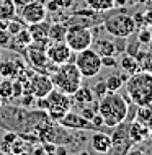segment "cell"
<instances>
[{
    "instance_id": "25",
    "label": "cell",
    "mask_w": 152,
    "mask_h": 155,
    "mask_svg": "<svg viewBox=\"0 0 152 155\" xmlns=\"http://www.w3.org/2000/svg\"><path fill=\"white\" fill-rule=\"evenodd\" d=\"M18 75L16 72V64L13 62H0V77H5V78H13Z\"/></svg>"
},
{
    "instance_id": "18",
    "label": "cell",
    "mask_w": 152,
    "mask_h": 155,
    "mask_svg": "<svg viewBox=\"0 0 152 155\" xmlns=\"http://www.w3.org/2000/svg\"><path fill=\"white\" fill-rule=\"evenodd\" d=\"M118 65H120L121 69H123V72H124V74H128V75H133V74H136L137 70H141V69H139L137 57H136V56H133V54H129V52L123 54V57L120 59Z\"/></svg>"
},
{
    "instance_id": "26",
    "label": "cell",
    "mask_w": 152,
    "mask_h": 155,
    "mask_svg": "<svg viewBox=\"0 0 152 155\" xmlns=\"http://www.w3.org/2000/svg\"><path fill=\"white\" fill-rule=\"evenodd\" d=\"M136 57H137V62H139V69L152 72V52H141Z\"/></svg>"
},
{
    "instance_id": "1",
    "label": "cell",
    "mask_w": 152,
    "mask_h": 155,
    "mask_svg": "<svg viewBox=\"0 0 152 155\" xmlns=\"http://www.w3.org/2000/svg\"><path fill=\"white\" fill-rule=\"evenodd\" d=\"M98 113L103 118V126L113 129L128 118V100L118 91H108L100 98Z\"/></svg>"
},
{
    "instance_id": "27",
    "label": "cell",
    "mask_w": 152,
    "mask_h": 155,
    "mask_svg": "<svg viewBox=\"0 0 152 155\" xmlns=\"http://www.w3.org/2000/svg\"><path fill=\"white\" fill-rule=\"evenodd\" d=\"M16 137H18V134H16L15 131H12V132H7L5 136H3V142H2V152L3 153H8V149H10V145H12V142H13Z\"/></svg>"
},
{
    "instance_id": "4",
    "label": "cell",
    "mask_w": 152,
    "mask_h": 155,
    "mask_svg": "<svg viewBox=\"0 0 152 155\" xmlns=\"http://www.w3.org/2000/svg\"><path fill=\"white\" fill-rule=\"evenodd\" d=\"M105 30L111 38H116V39H126L131 35H134L137 28V23L134 20V16H131L124 12H116V13H111L110 16L105 18Z\"/></svg>"
},
{
    "instance_id": "31",
    "label": "cell",
    "mask_w": 152,
    "mask_h": 155,
    "mask_svg": "<svg viewBox=\"0 0 152 155\" xmlns=\"http://www.w3.org/2000/svg\"><path fill=\"white\" fill-rule=\"evenodd\" d=\"M101 64H103V67H116L118 61L113 56H103L101 57Z\"/></svg>"
},
{
    "instance_id": "22",
    "label": "cell",
    "mask_w": 152,
    "mask_h": 155,
    "mask_svg": "<svg viewBox=\"0 0 152 155\" xmlns=\"http://www.w3.org/2000/svg\"><path fill=\"white\" fill-rule=\"evenodd\" d=\"M67 25L66 23H52V25H49V41H64V38H66V33H67Z\"/></svg>"
},
{
    "instance_id": "37",
    "label": "cell",
    "mask_w": 152,
    "mask_h": 155,
    "mask_svg": "<svg viewBox=\"0 0 152 155\" xmlns=\"http://www.w3.org/2000/svg\"><path fill=\"white\" fill-rule=\"evenodd\" d=\"M39 2H43V3H44V5H46V3H48V2H49V0H39Z\"/></svg>"
},
{
    "instance_id": "14",
    "label": "cell",
    "mask_w": 152,
    "mask_h": 155,
    "mask_svg": "<svg viewBox=\"0 0 152 155\" xmlns=\"http://www.w3.org/2000/svg\"><path fill=\"white\" fill-rule=\"evenodd\" d=\"M90 145L96 153H110L111 149V136L103 131H93L90 137Z\"/></svg>"
},
{
    "instance_id": "17",
    "label": "cell",
    "mask_w": 152,
    "mask_h": 155,
    "mask_svg": "<svg viewBox=\"0 0 152 155\" xmlns=\"http://www.w3.org/2000/svg\"><path fill=\"white\" fill-rule=\"evenodd\" d=\"M92 48H93L101 57H103V56H113V54L116 52V49H118L116 44L113 43L111 39H106V38H98L96 41L93 39Z\"/></svg>"
},
{
    "instance_id": "19",
    "label": "cell",
    "mask_w": 152,
    "mask_h": 155,
    "mask_svg": "<svg viewBox=\"0 0 152 155\" xmlns=\"http://www.w3.org/2000/svg\"><path fill=\"white\" fill-rule=\"evenodd\" d=\"M128 77L129 75L128 74H111V75H108L106 78H105V85H106V90L108 91H118V90H121L123 88V85H124V82L128 80Z\"/></svg>"
},
{
    "instance_id": "21",
    "label": "cell",
    "mask_w": 152,
    "mask_h": 155,
    "mask_svg": "<svg viewBox=\"0 0 152 155\" xmlns=\"http://www.w3.org/2000/svg\"><path fill=\"white\" fill-rule=\"evenodd\" d=\"M13 41L15 44L12 43L10 48H20V49H26L29 44L33 43V38L31 35H29V30H26V28H22L16 35L13 36Z\"/></svg>"
},
{
    "instance_id": "8",
    "label": "cell",
    "mask_w": 152,
    "mask_h": 155,
    "mask_svg": "<svg viewBox=\"0 0 152 155\" xmlns=\"http://www.w3.org/2000/svg\"><path fill=\"white\" fill-rule=\"evenodd\" d=\"M52 90H54V85H52V80H51V75L44 72H38L29 77L26 90L23 93H31L35 98H46Z\"/></svg>"
},
{
    "instance_id": "38",
    "label": "cell",
    "mask_w": 152,
    "mask_h": 155,
    "mask_svg": "<svg viewBox=\"0 0 152 155\" xmlns=\"http://www.w3.org/2000/svg\"><path fill=\"white\" fill-rule=\"evenodd\" d=\"M150 43H152V36H150Z\"/></svg>"
},
{
    "instance_id": "23",
    "label": "cell",
    "mask_w": 152,
    "mask_h": 155,
    "mask_svg": "<svg viewBox=\"0 0 152 155\" xmlns=\"http://www.w3.org/2000/svg\"><path fill=\"white\" fill-rule=\"evenodd\" d=\"M87 7L92 8L93 12H98V13H105V12H110L115 8V0H85Z\"/></svg>"
},
{
    "instance_id": "9",
    "label": "cell",
    "mask_w": 152,
    "mask_h": 155,
    "mask_svg": "<svg viewBox=\"0 0 152 155\" xmlns=\"http://www.w3.org/2000/svg\"><path fill=\"white\" fill-rule=\"evenodd\" d=\"M20 15H22V21L26 25H33V23H39L44 21L46 16H48V8L43 2L39 0H31V2L23 3L22 10H20Z\"/></svg>"
},
{
    "instance_id": "30",
    "label": "cell",
    "mask_w": 152,
    "mask_h": 155,
    "mask_svg": "<svg viewBox=\"0 0 152 155\" xmlns=\"http://www.w3.org/2000/svg\"><path fill=\"white\" fill-rule=\"evenodd\" d=\"M150 36H152V33L150 30H142L141 33H139V43H142V44H149L150 43Z\"/></svg>"
},
{
    "instance_id": "16",
    "label": "cell",
    "mask_w": 152,
    "mask_h": 155,
    "mask_svg": "<svg viewBox=\"0 0 152 155\" xmlns=\"http://www.w3.org/2000/svg\"><path fill=\"white\" fill-rule=\"evenodd\" d=\"M28 30H29V35L33 38V43H39V44H46L49 41V23L44 21H39V23H33V25H28Z\"/></svg>"
},
{
    "instance_id": "10",
    "label": "cell",
    "mask_w": 152,
    "mask_h": 155,
    "mask_svg": "<svg viewBox=\"0 0 152 155\" xmlns=\"http://www.w3.org/2000/svg\"><path fill=\"white\" fill-rule=\"evenodd\" d=\"M44 51H46L48 59L54 65L66 64V62H70V59H72V51L66 44V41H52L51 44H48L44 48Z\"/></svg>"
},
{
    "instance_id": "20",
    "label": "cell",
    "mask_w": 152,
    "mask_h": 155,
    "mask_svg": "<svg viewBox=\"0 0 152 155\" xmlns=\"http://www.w3.org/2000/svg\"><path fill=\"white\" fill-rule=\"evenodd\" d=\"M16 15V3L15 0H0V20L8 21Z\"/></svg>"
},
{
    "instance_id": "32",
    "label": "cell",
    "mask_w": 152,
    "mask_h": 155,
    "mask_svg": "<svg viewBox=\"0 0 152 155\" xmlns=\"http://www.w3.org/2000/svg\"><path fill=\"white\" fill-rule=\"evenodd\" d=\"M95 93L98 95L100 98H101L103 95H106V93H108L106 85H105V80H103V82H100V83H96V85H95Z\"/></svg>"
},
{
    "instance_id": "2",
    "label": "cell",
    "mask_w": 152,
    "mask_h": 155,
    "mask_svg": "<svg viewBox=\"0 0 152 155\" xmlns=\"http://www.w3.org/2000/svg\"><path fill=\"white\" fill-rule=\"evenodd\" d=\"M126 83L128 96L136 106H150L152 104V72L137 70L129 75Z\"/></svg>"
},
{
    "instance_id": "12",
    "label": "cell",
    "mask_w": 152,
    "mask_h": 155,
    "mask_svg": "<svg viewBox=\"0 0 152 155\" xmlns=\"http://www.w3.org/2000/svg\"><path fill=\"white\" fill-rule=\"evenodd\" d=\"M61 124V127L64 129H72V131H96V127L92 124V121L85 119L80 113H75L70 110L62 119L57 121Z\"/></svg>"
},
{
    "instance_id": "7",
    "label": "cell",
    "mask_w": 152,
    "mask_h": 155,
    "mask_svg": "<svg viewBox=\"0 0 152 155\" xmlns=\"http://www.w3.org/2000/svg\"><path fill=\"white\" fill-rule=\"evenodd\" d=\"M64 41L70 48L72 52H79V51H83V49H87V48H92V43H93V33H92L90 26L72 23L69 28H67Z\"/></svg>"
},
{
    "instance_id": "36",
    "label": "cell",
    "mask_w": 152,
    "mask_h": 155,
    "mask_svg": "<svg viewBox=\"0 0 152 155\" xmlns=\"http://www.w3.org/2000/svg\"><path fill=\"white\" fill-rule=\"evenodd\" d=\"M2 110H3V100L0 98V111H2Z\"/></svg>"
},
{
    "instance_id": "24",
    "label": "cell",
    "mask_w": 152,
    "mask_h": 155,
    "mask_svg": "<svg viewBox=\"0 0 152 155\" xmlns=\"http://www.w3.org/2000/svg\"><path fill=\"white\" fill-rule=\"evenodd\" d=\"M12 95H13V82H12V78L2 77V80H0V98L12 100Z\"/></svg>"
},
{
    "instance_id": "34",
    "label": "cell",
    "mask_w": 152,
    "mask_h": 155,
    "mask_svg": "<svg viewBox=\"0 0 152 155\" xmlns=\"http://www.w3.org/2000/svg\"><path fill=\"white\" fill-rule=\"evenodd\" d=\"M128 0H115V7H124Z\"/></svg>"
},
{
    "instance_id": "28",
    "label": "cell",
    "mask_w": 152,
    "mask_h": 155,
    "mask_svg": "<svg viewBox=\"0 0 152 155\" xmlns=\"http://www.w3.org/2000/svg\"><path fill=\"white\" fill-rule=\"evenodd\" d=\"M22 28H23V21H18V20H13V18L7 21V31L10 33L12 36H15Z\"/></svg>"
},
{
    "instance_id": "6",
    "label": "cell",
    "mask_w": 152,
    "mask_h": 155,
    "mask_svg": "<svg viewBox=\"0 0 152 155\" xmlns=\"http://www.w3.org/2000/svg\"><path fill=\"white\" fill-rule=\"evenodd\" d=\"M75 65H77L79 72L82 74L83 78H93L103 69L101 56L93 48H87L83 51H79L77 56H75Z\"/></svg>"
},
{
    "instance_id": "13",
    "label": "cell",
    "mask_w": 152,
    "mask_h": 155,
    "mask_svg": "<svg viewBox=\"0 0 152 155\" xmlns=\"http://www.w3.org/2000/svg\"><path fill=\"white\" fill-rule=\"evenodd\" d=\"M128 134H129V139L133 144H142L149 139L150 136V129L149 126L141 123L139 119H134L133 123L128 126Z\"/></svg>"
},
{
    "instance_id": "35",
    "label": "cell",
    "mask_w": 152,
    "mask_h": 155,
    "mask_svg": "<svg viewBox=\"0 0 152 155\" xmlns=\"http://www.w3.org/2000/svg\"><path fill=\"white\" fill-rule=\"evenodd\" d=\"M22 3V5H23V3H26V2H31V0H15V3Z\"/></svg>"
},
{
    "instance_id": "5",
    "label": "cell",
    "mask_w": 152,
    "mask_h": 155,
    "mask_svg": "<svg viewBox=\"0 0 152 155\" xmlns=\"http://www.w3.org/2000/svg\"><path fill=\"white\" fill-rule=\"evenodd\" d=\"M70 110H72V100H70V96L56 90V88L44 98L46 116H48L51 121H54V123H57L59 119H62Z\"/></svg>"
},
{
    "instance_id": "15",
    "label": "cell",
    "mask_w": 152,
    "mask_h": 155,
    "mask_svg": "<svg viewBox=\"0 0 152 155\" xmlns=\"http://www.w3.org/2000/svg\"><path fill=\"white\" fill-rule=\"evenodd\" d=\"M70 100H72V104L79 108H83V106H88V104L95 103V93L90 87H82L75 91L74 95H70Z\"/></svg>"
},
{
    "instance_id": "3",
    "label": "cell",
    "mask_w": 152,
    "mask_h": 155,
    "mask_svg": "<svg viewBox=\"0 0 152 155\" xmlns=\"http://www.w3.org/2000/svg\"><path fill=\"white\" fill-rule=\"evenodd\" d=\"M51 80H52V85L56 90L70 96L80 88L83 77H82V74L79 72V69L75 64L66 62V64L56 65V69L51 74Z\"/></svg>"
},
{
    "instance_id": "29",
    "label": "cell",
    "mask_w": 152,
    "mask_h": 155,
    "mask_svg": "<svg viewBox=\"0 0 152 155\" xmlns=\"http://www.w3.org/2000/svg\"><path fill=\"white\" fill-rule=\"evenodd\" d=\"M12 38L13 36H12L7 30H2V28H0V48H10Z\"/></svg>"
},
{
    "instance_id": "33",
    "label": "cell",
    "mask_w": 152,
    "mask_h": 155,
    "mask_svg": "<svg viewBox=\"0 0 152 155\" xmlns=\"http://www.w3.org/2000/svg\"><path fill=\"white\" fill-rule=\"evenodd\" d=\"M144 25H149V26H152V10H149V12L144 15Z\"/></svg>"
},
{
    "instance_id": "11",
    "label": "cell",
    "mask_w": 152,
    "mask_h": 155,
    "mask_svg": "<svg viewBox=\"0 0 152 155\" xmlns=\"http://www.w3.org/2000/svg\"><path fill=\"white\" fill-rule=\"evenodd\" d=\"M115 131L111 134V149L110 152L113 153H126L129 152V147L133 145V142L129 139V134H128V126H123V123L115 126Z\"/></svg>"
}]
</instances>
